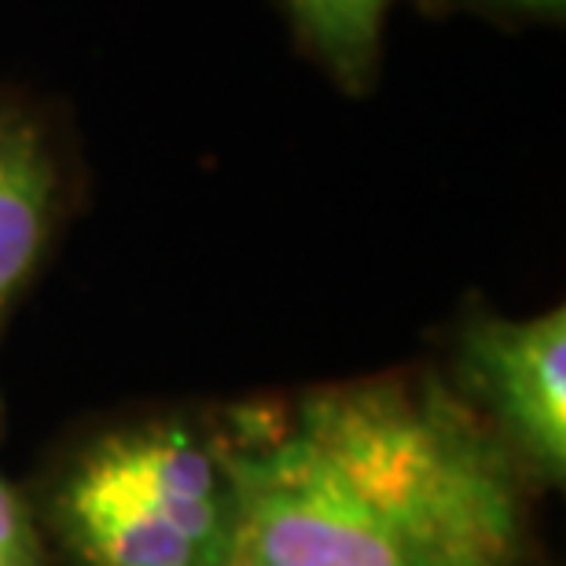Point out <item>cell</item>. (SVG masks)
I'll use <instances>...</instances> for the list:
<instances>
[{
	"instance_id": "obj_2",
	"label": "cell",
	"mask_w": 566,
	"mask_h": 566,
	"mask_svg": "<svg viewBox=\"0 0 566 566\" xmlns=\"http://www.w3.org/2000/svg\"><path fill=\"white\" fill-rule=\"evenodd\" d=\"M33 515L71 566H224L240 548L218 427L188 416L99 430L63 457Z\"/></svg>"
},
{
	"instance_id": "obj_8",
	"label": "cell",
	"mask_w": 566,
	"mask_h": 566,
	"mask_svg": "<svg viewBox=\"0 0 566 566\" xmlns=\"http://www.w3.org/2000/svg\"><path fill=\"white\" fill-rule=\"evenodd\" d=\"M224 566H269V563H265V559H258L254 552H247V548L240 545V548H235V556H232L229 563H224Z\"/></svg>"
},
{
	"instance_id": "obj_5",
	"label": "cell",
	"mask_w": 566,
	"mask_h": 566,
	"mask_svg": "<svg viewBox=\"0 0 566 566\" xmlns=\"http://www.w3.org/2000/svg\"><path fill=\"white\" fill-rule=\"evenodd\" d=\"M398 4L405 0H273L291 49L346 99L379 93Z\"/></svg>"
},
{
	"instance_id": "obj_1",
	"label": "cell",
	"mask_w": 566,
	"mask_h": 566,
	"mask_svg": "<svg viewBox=\"0 0 566 566\" xmlns=\"http://www.w3.org/2000/svg\"><path fill=\"white\" fill-rule=\"evenodd\" d=\"M218 438L269 566H534L530 482L441 371L235 405Z\"/></svg>"
},
{
	"instance_id": "obj_3",
	"label": "cell",
	"mask_w": 566,
	"mask_h": 566,
	"mask_svg": "<svg viewBox=\"0 0 566 566\" xmlns=\"http://www.w3.org/2000/svg\"><path fill=\"white\" fill-rule=\"evenodd\" d=\"M446 382L530 485L566 479V305L504 316L479 298L449 327Z\"/></svg>"
},
{
	"instance_id": "obj_4",
	"label": "cell",
	"mask_w": 566,
	"mask_h": 566,
	"mask_svg": "<svg viewBox=\"0 0 566 566\" xmlns=\"http://www.w3.org/2000/svg\"><path fill=\"white\" fill-rule=\"evenodd\" d=\"M77 185L74 133L60 99L0 82V332L49 269Z\"/></svg>"
},
{
	"instance_id": "obj_6",
	"label": "cell",
	"mask_w": 566,
	"mask_h": 566,
	"mask_svg": "<svg viewBox=\"0 0 566 566\" xmlns=\"http://www.w3.org/2000/svg\"><path fill=\"white\" fill-rule=\"evenodd\" d=\"M427 22L471 19L504 33L563 30L566 0H405Z\"/></svg>"
},
{
	"instance_id": "obj_7",
	"label": "cell",
	"mask_w": 566,
	"mask_h": 566,
	"mask_svg": "<svg viewBox=\"0 0 566 566\" xmlns=\"http://www.w3.org/2000/svg\"><path fill=\"white\" fill-rule=\"evenodd\" d=\"M0 566H49L38 515L0 471Z\"/></svg>"
}]
</instances>
